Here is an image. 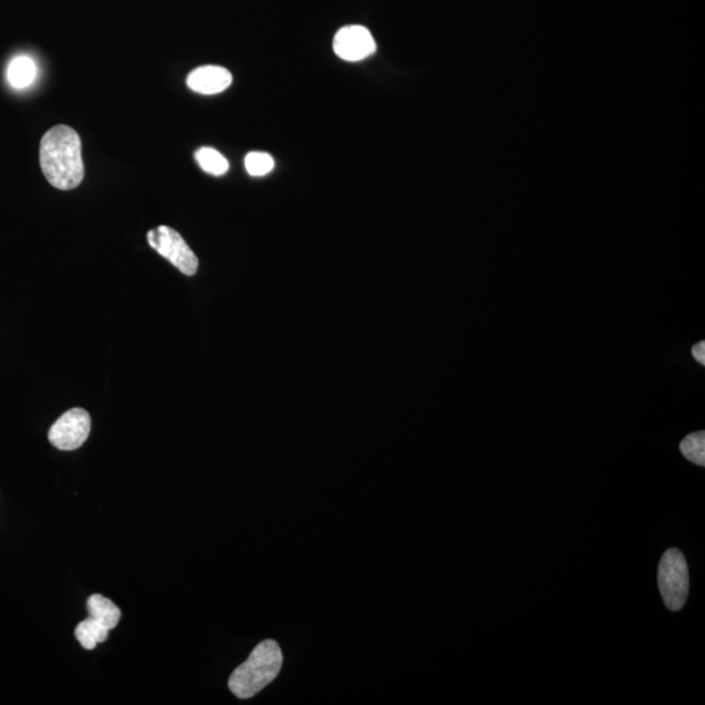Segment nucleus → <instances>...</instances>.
Masks as SVG:
<instances>
[{
  "label": "nucleus",
  "instance_id": "9b49d317",
  "mask_svg": "<svg viewBox=\"0 0 705 705\" xmlns=\"http://www.w3.org/2000/svg\"><path fill=\"white\" fill-rule=\"evenodd\" d=\"M195 158L200 168L208 174L222 175L229 170L228 160L220 152L213 150V148H200L195 153Z\"/></svg>",
  "mask_w": 705,
  "mask_h": 705
},
{
  "label": "nucleus",
  "instance_id": "7ed1b4c3",
  "mask_svg": "<svg viewBox=\"0 0 705 705\" xmlns=\"http://www.w3.org/2000/svg\"><path fill=\"white\" fill-rule=\"evenodd\" d=\"M658 586L664 603L672 612H679L688 596V567L678 548L667 551L658 567Z\"/></svg>",
  "mask_w": 705,
  "mask_h": 705
},
{
  "label": "nucleus",
  "instance_id": "1a4fd4ad",
  "mask_svg": "<svg viewBox=\"0 0 705 705\" xmlns=\"http://www.w3.org/2000/svg\"><path fill=\"white\" fill-rule=\"evenodd\" d=\"M37 75L36 63L29 57H18L12 59L9 70H7V79L10 84L17 89H24L31 85Z\"/></svg>",
  "mask_w": 705,
  "mask_h": 705
},
{
  "label": "nucleus",
  "instance_id": "ddd939ff",
  "mask_svg": "<svg viewBox=\"0 0 705 705\" xmlns=\"http://www.w3.org/2000/svg\"><path fill=\"white\" fill-rule=\"evenodd\" d=\"M244 167L250 175L263 177L272 172L274 168V161L272 155L263 152H251L244 160Z\"/></svg>",
  "mask_w": 705,
  "mask_h": 705
},
{
  "label": "nucleus",
  "instance_id": "20e7f679",
  "mask_svg": "<svg viewBox=\"0 0 705 705\" xmlns=\"http://www.w3.org/2000/svg\"><path fill=\"white\" fill-rule=\"evenodd\" d=\"M150 246L162 258L172 263L185 276H194L199 269V259L183 236L173 228L161 225L150 230L147 234Z\"/></svg>",
  "mask_w": 705,
  "mask_h": 705
},
{
  "label": "nucleus",
  "instance_id": "9d476101",
  "mask_svg": "<svg viewBox=\"0 0 705 705\" xmlns=\"http://www.w3.org/2000/svg\"><path fill=\"white\" fill-rule=\"evenodd\" d=\"M109 633V628L91 617L80 622L75 630L78 642L88 651H93L100 643L107 642Z\"/></svg>",
  "mask_w": 705,
  "mask_h": 705
},
{
  "label": "nucleus",
  "instance_id": "0eeeda50",
  "mask_svg": "<svg viewBox=\"0 0 705 705\" xmlns=\"http://www.w3.org/2000/svg\"><path fill=\"white\" fill-rule=\"evenodd\" d=\"M233 77L224 67L203 66L192 71L188 78L191 91L200 94H218L232 84Z\"/></svg>",
  "mask_w": 705,
  "mask_h": 705
},
{
  "label": "nucleus",
  "instance_id": "f03ea898",
  "mask_svg": "<svg viewBox=\"0 0 705 705\" xmlns=\"http://www.w3.org/2000/svg\"><path fill=\"white\" fill-rule=\"evenodd\" d=\"M284 656L276 641L258 644L241 666L229 678V689L239 699L246 701L271 685L281 672Z\"/></svg>",
  "mask_w": 705,
  "mask_h": 705
},
{
  "label": "nucleus",
  "instance_id": "4468645a",
  "mask_svg": "<svg viewBox=\"0 0 705 705\" xmlns=\"http://www.w3.org/2000/svg\"><path fill=\"white\" fill-rule=\"evenodd\" d=\"M693 355L694 359L701 363V365H705V343L704 341H702V343L696 344L693 348Z\"/></svg>",
  "mask_w": 705,
  "mask_h": 705
},
{
  "label": "nucleus",
  "instance_id": "6e6552de",
  "mask_svg": "<svg viewBox=\"0 0 705 705\" xmlns=\"http://www.w3.org/2000/svg\"><path fill=\"white\" fill-rule=\"evenodd\" d=\"M87 608L89 617L99 621L107 628L114 630L120 623L122 613L113 601L101 595H93L88 598Z\"/></svg>",
  "mask_w": 705,
  "mask_h": 705
},
{
  "label": "nucleus",
  "instance_id": "f257e3e1",
  "mask_svg": "<svg viewBox=\"0 0 705 705\" xmlns=\"http://www.w3.org/2000/svg\"><path fill=\"white\" fill-rule=\"evenodd\" d=\"M40 163L44 178L58 190H73L84 180L81 141L69 125H56L41 140Z\"/></svg>",
  "mask_w": 705,
  "mask_h": 705
},
{
  "label": "nucleus",
  "instance_id": "f8f14e48",
  "mask_svg": "<svg viewBox=\"0 0 705 705\" xmlns=\"http://www.w3.org/2000/svg\"><path fill=\"white\" fill-rule=\"evenodd\" d=\"M682 455L696 465H705V433L689 434L679 445Z\"/></svg>",
  "mask_w": 705,
  "mask_h": 705
},
{
  "label": "nucleus",
  "instance_id": "423d86ee",
  "mask_svg": "<svg viewBox=\"0 0 705 705\" xmlns=\"http://www.w3.org/2000/svg\"><path fill=\"white\" fill-rule=\"evenodd\" d=\"M333 50L344 61L360 62L375 53L376 43L367 28L348 26L336 33Z\"/></svg>",
  "mask_w": 705,
  "mask_h": 705
},
{
  "label": "nucleus",
  "instance_id": "39448f33",
  "mask_svg": "<svg viewBox=\"0 0 705 705\" xmlns=\"http://www.w3.org/2000/svg\"><path fill=\"white\" fill-rule=\"evenodd\" d=\"M89 434H91V415L81 407H73L51 426L49 441L58 450L73 451L85 443Z\"/></svg>",
  "mask_w": 705,
  "mask_h": 705
}]
</instances>
